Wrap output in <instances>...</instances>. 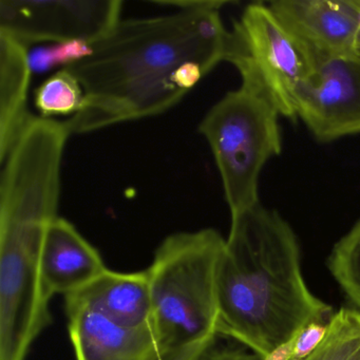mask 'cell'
Masks as SVG:
<instances>
[{
	"label": "cell",
	"instance_id": "cell-9",
	"mask_svg": "<svg viewBox=\"0 0 360 360\" xmlns=\"http://www.w3.org/2000/svg\"><path fill=\"white\" fill-rule=\"evenodd\" d=\"M267 6L316 63L358 54L360 0H279Z\"/></svg>",
	"mask_w": 360,
	"mask_h": 360
},
{
	"label": "cell",
	"instance_id": "cell-24",
	"mask_svg": "<svg viewBox=\"0 0 360 360\" xmlns=\"http://www.w3.org/2000/svg\"><path fill=\"white\" fill-rule=\"evenodd\" d=\"M357 52H358V54H360V25H359V30H358V35H357Z\"/></svg>",
	"mask_w": 360,
	"mask_h": 360
},
{
	"label": "cell",
	"instance_id": "cell-2",
	"mask_svg": "<svg viewBox=\"0 0 360 360\" xmlns=\"http://www.w3.org/2000/svg\"><path fill=\"white\" fill-rule=\"evenodd\" d=\"M68 138L62 122L34 117L1 162L0 360L26 359L51 323L41 258L48 227L58 217Z\"/></svg>",
	"mask_w": 360,
	"mask_h": 360
},
{
	"label": "cell",
	"instance_id": "cell-8",
	"mask_svg": "<svg viewBox=\"0 0 360 360\" xmlns=\"http://www.w3.org/2000/svg\"><path fill=\"white\" fill-rule=\"evenodd\" d=\"M296 115L319 142L360 134V54L318 60L297 92Z\"/></svg>",
	"mask_w": 360,
	"mask_h": 360
},
{
	"label": "cell",
	"instance_id": "cell-16",
	"mask_svg": "<svg viewBox=\"0 0 360 360\" xmlns=\"http://www.w3.org/2000/svg\"><path fill=\"white\" fill-rule=\"evenodd\" d=\"M328 265L343 292L360 309V220L335 244Z\"/></svg>",
	"mask_w": 360,
	"mask_h": 360
},
{
	"label": "cell",
	"instance_id": "cell-25",
	"mask_svg": "<svg viewBox=\"0 0 360 360\" xmlns=\"http://www.w3.org/2000/svg\"><path fill=\"white\" fill-rule=\"evenodd\" d=\"M292 360H301V359H292Z\"/></svg>",
	"mask_w": 360,
	"mask_h": 360
},
{
	"label": "cell",
	"instance_id": "cell-19",
	"mask_svg": "<svg viewBox=\"0 0 360 360\" xmlns=\"http://www.w3.org/2000/svg\"><path fill=\"white\" fill-rule=\"evenodd\" d=\"M195 360H261V358L239 347L218 345L216 338L198 354Z\"/></svg>",
	"mask_w": 360,
	"mask_h": 360
},
{
	"label": "cell",
	"instance_id": "cell-12",
	"mask_svg": "<svg viewBox=\"0 0 360 360\" xmlns=\"http://www.w3.org/2000/svg\"><path fill=\"white\" fill-rule=\"evenodd\" d=\"M65 298L66 304L87 307L119 326L151 324L153 302L147 271L119 273L107 269L91 283Z\"/></svg>",
	"mask_w": 360,
	"mask_h": 360
},
{
	"label": "cell",
	"instance_id": "cell-14",
	"mask_svg": "<svg viewBox=\"0 0 360 360\" xmlns=\"http://www.w3.org/2000/svg\"><path fill=\"white\" fill-rule=\"evenodd\" d=\"M83 88L77 77L67 69L58 71L35 90V107L41 117L75 115L83 106Z\"/></svg>",
	"mask_w": 360,
	"mask_h": 360
},
{
	"label": "cell",
	"instance_id": "cell-4",
	"mask_svg": "<svg viewBox=\"0 0 360 360\" xmlns=\"http://www.w3.org/2000/svg\"><path fill=\"white\" fill-rule=\"evenodd\" d=\"M225 239L214 229L172 233L146 269L162 355L206 347L219 336L218 269Z\"/></svg>",
	"mask_w": 360,
	"mask_h": 360
},
{
	"label": "cell",
	"instance_id": "cell-10",
	"mask_svg": "<svg viewBox=\"0 0 360 360\" xmlns=\"http://www.w3.org/2000/svg\"><path fill=\"white\" fill-rule=\"evenodd\" d=\"M77 360H153L162 355L153 324L126 328L79 305L66 304Z\"/></svg>",
	"mask_w": 360,
	"mask_h": 360
},
{
	"label": "cell",
	"instance_id": "cell-17",
	"mask_svg": "<svg viewBox=\"0 0 360 360\" xmlns=\"http://www.w3.org/2000/svg\"><path fill=\"white\" fill-rule=\"evenodd\" d=\"M92 45L85 41H67L39 48L29 53L31 69L37 72L63 66V68L81 62L91 54Z\"/></svg>",
	"mask_w": 360,
	"mask_h": 360
},
{
	"label": "cell",
	"instance_id": "cell-21",
	"mask_svg": "<svg viewBox=\"0 0 360 360\" xmlns=\"http://www.w3.org/2000/svg\"><path fill=\"white\" fill-rule=\"evenodd\" d=\"M296 336L290 339L288 342L276 347L266 357L261 358V360H292V353H294L295 338H296Z\"/></svg>",
	"mask_w": 360,
	"mask_h": 360
},
{
	"label": "cell",
	"instance_id": "cell-3",
	"mask_svg": "<svg viewBox=\"0 0 360 360\" xmlns=\"http://www.w3.org/2000/svg\"><path fill=\"white\" fill-rule=\"evenodd\" d=\"M218 269V334L265 358L333 309L307 288L292 227L261 203L231 214Z\"/></svg>",
	"mask_w": 360,
	"mask_h": 360
},
{
	"label": "cell",
	"instance_id": "cell-20",
	"mask_svg": "<svg viewBox=\"0 0 360 360\" xmlns=\"http://www.w3.org/2000/svg\"><path fill=\"white\" fill-rule=\"evenodd\" d=\"M159 6H168V7L178 8L179 10H202L208 8H222L231 4V1H219V0H183V1H153Z\"/></svg>",
	"mask_w": 360,
	"mask_h": 360
},
{
	"label": "cell",
	"instance_id": "cell-7",
	"mask_svg": "<svg viewBox=\"0 0 360 360\" xmlns=\"http://www.w3.org/2000/svg\"><path fill=\"white\" fill-rule=\"evenodd\" d=\"M121 0H0V32L28 47L37 43L94 45L121 22Z\"/></svg>",
	"mask_w": 360,
	"mask_h": 360
},
{
	"label": "cell",
	"instance_id": "cell-6",
	"mask_svg": "<svg viewBox=\"0 0 360 360\" xmlns=\"http://www.w3.org/2000/svg\"><path fill=\"white\" fill-rule=\"evenodd\" d=\"M226 62L239 71L241 87L296 121L297 92L316 60L279 22L269 6L248 5L229 31Z\"/></svg>",
	"mask_w": 360,
	"mask_h": 360
},
{
	"label": "cell",
	"instance_id": "cell-23",
	"mask_svg": "<svg viewBox=\"0 0 360 360\" xmlns=\"http://www.w3.org/2000/svg\"><path fill=\"white\" fill-rule=\"evenodd\" d=\"M347 360H360V349H358Z\"/></svg>",
	"mask_w": 360,
	"mask_h": 360
},
{
	"label": "cell",
	"instance_id": "cell-15",
	"mask_svg": "<svg viewBox=\"0 0 360 360\" xmlns=\"http://www.w3.org/2000/svg\"><path fill=\"white\" fill-rule=\"evenodd\" d=\"M360 349V311L342 307L328 321V333L305 360H347Z\"/></svg>",
	"mask_w": 360,
	"mask_h": 360
},
{
	"label": "cell",
	"instance_id": "cell-18",
	"mask_svg": "<svg viewBox=\"0 0 360 360\" xmlns=\"http://www.w3.org/2000/svg\"><path fill=\"white\" fill-rule=\"evenodd\" d=\"M328 323L313 322L307 324L295 338L292 359L305 360L321 345L328 333Z\"/></svg>",
	"mask_w": 360,
	"mask_h": 360
},
{
	"label": "cell",
	"instance_id": "cell-13",
	"mask_svg": "<svg viewBox=\"0 0 360 360\" xmlns=\"http://www.w3.org/2000/svg\"><path fill=\"white\" fill-rule=\"evenodd\" d=\"M31 73L26 46L0 32V162L33 117L27 109Z\"/></svg>",
	"mask_w": 360,
	"mask_h": 360
},
{
	"label": "cell",
	"instance_id": "cell-22",
	"mask_svg": "<svg viewBox=\"0 0 360 360\" xmlns=\"http://www.w3.org/2000/svg\"><path fill=\"white\" fill-rule=\"evenodd\" d=\"M200 349V347H198ZM193 351V349H188V351L183 352V353L176 354V355H160L158 357H155V359L153 360H180L185 354L188 353V352Z\"/></svg>",
	"mask_w": 360,
	"mask_h": 360
},
{
	"label": "cell",
	"instance_id": "cell-11",
	"mask_svg": "<svg viewBox=\"0 0 360 360\" xmlns=\"http://www.w3.org/2000/svg\"><path fill=\"white\" fill-rule=\"evenodd\" d=\"M106 269L98 250L69 221L58 217L49 225L41 258V286L48 300L79 292Z\"/></svg>",
	"mask_w": 360,
	"mask_h": 360
},
{
	"label": "cell",
	"instance_id": "cell-1",
	"mask_svg": "<svg viewBox=\"0 0 360 360\" xmlns=\"http://www.w3.org/2000/svg\"><path fill=\"white\" fill-rule=\"evenodd\" d=\"M220 10L121 20L92 45L89 56L64 68L85 94L79 112L65 122L70 136L153 117L178 104L226 58L229 31Z\"/></svg>",
	"mask_w": 360,
	"mask_h": 360
},
{
	"label": "cell",
	"instance_id": "cell-5",
	"mask_svg": "<svg viewBox=\"0 0 360 360\" xmlns=\"http://www.w3.org/2000/svg\"><path fill=\"white\" fill-rule=\"evenodd\" d=\"M278 117L269 103L240 87L221 98L200 124L231 214L260 203L259 176L266 162L281 153Z\"/></svg>",
	"mask_w": 360,
	"mask_h": 360
}]
</instances>
